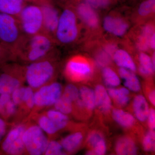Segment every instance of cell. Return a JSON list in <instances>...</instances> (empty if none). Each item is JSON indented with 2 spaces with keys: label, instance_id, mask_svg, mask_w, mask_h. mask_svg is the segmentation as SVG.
<instances>
[{
  "label": "cell",
  "instance_id": "37",
  "mask_svg": "<svg viewBox=\"0 0 155 155\" xmlns=\"http://www.w3.org/2000/svg\"><path fill=\"white\" fill-rule=\"evenodd\" d=\"M95 9L108 8L112 4V0H84Z\"/></svg>",
  "mask_w": 155,
  "mask_h": 155
},
{
  "label": "cell",
  "instance_id": "33",
  "mask_svg": "<svg viewBox=\"0 0 155 155\" xmlns=\"http://www.w3.org/2000/svg\"><path fill=\"white\" fill-rule=\"evenodd\" d=\"M45 155H61L66 154L60 142L54 140H49L47 147L45 151Z\"/></svg>",
  "mask_w": 155,
  "mask_h": 155
},
{
  "label": "cell",
  "instance_id": "11",
  "mask_svg": "<svg viewBox=\"0 0 155 155\" xmlns=\"http://www.w3.org/2000/svg\"><path fill=\"white\" fill-rule=\"evenodd\" d=\"M34 2L38 5L41 9L44 32L54 38L61 12L54 0H38Z\"/></svg>",
  "mask_w": 155,
  "mask_h": 155
},
{
  "label": "cell",
  "instance_id": "23",
  "mask_svg": "<svg viewBox=\"0 0 155 155\" xmlns=\"http://www.w3.org/2000/svg\"><path fill=\"white\" fill-rule=\"evenodd\" d=\"M118 72L119 77L124 81V86L130 91L137 92L140 90V81L135 72L123 68H119Z\"/></svg>",
  "mask_w": 155,
  "mask_h": 155
},
{
  "label": "cell",
  "instance_id": "35",
  "mask_svg": "<svg viewBox=\"0 0 155 155\" xmlns=\"http://www.w3.org/2000/svg\"><path fill=\"white\" fill-rule=\"evenodd\" d=\"M62 95L74 104L79 97V89L74 84H69L63 89Z\"/></svg>",
  "mask_w": 155,
  "mask_h": 155
},
{
  "label": "cell",
  "instance_id": "41",
  "mask_svg": "<svg viewBox=\"0 0 155 155\" xmlns=\"http://www.w3.org/2000/svg\"><path fill=\"white\" fill-rule=\"evenodd\" d=\"M150 48L155 50V33L151 37L150 40Z\"/></svg>",
  "mask_w": 155,
  "mask_h": 155
},
{
  "label": "cell",
  "instance_id": "28",
  "mask_svg": "<svg viewBox=\"0 0 155 155\" xmlns=\"http://www.w3.org/2000/svg\"><path fill=\"white\" fill-rule=\"evenodd\" d=\"M139 72L143 76L147 77L153 74L155 68L153 66L151 58L144 52H141L138 57Z\"/></svg>",
  "mask_w": 155,
  "mask_h": 155
},
{
  "label": "cell",
  "instance_id": "14",
  "mask_svg": "<svg viewBox=\"0 0 155 155\" xmlns=\"http://www.w3.org/2000/svg\"><path fill=\"white\" fill-rule=\"evenodd\" d=\"M103 27L108 33L117 37L123 36L129 28V24L122 17L110 15L105 17Z\"/></svg>",
  "mask_w": 155,
  "mask_h": 155
},
{
  "label": "cell",
  "instance_id": "5",
  "mask_svg": "<svg viewBox=\"0 0 155 155\" xmlns=\"http://www.w3.org/2000/svg\"><path fill=\"white\" fill-rule=\"evenodd\" d=\"M23 37L17 17L0 13V40L11 52L13 61L14 53Z\"/></svg>",
  "mask_w": 155,
  "mask_h": 155
},
{
  "label": "cell",
  "instance_id": "7",
  "mask_svg": "<svg viewBox=\"0 0 155 155\" xmlns=\"http://www.w3.org/2000/svg\"><path fill=\"white\" fill-rule=\"evenodd\" d=\"M25 153L31 155L44 154L49 140L37 124L27 123L23 136Z\"/></svg>",
  "mask_w": 155,
  "mask_h": 155
},
{
  "label": "cell",
  "instance_id": "32",
  "mask_svg": "<svg viewBox=\"0 0 155 155\" xmlns=\"http://www.w3.org/2000/svg\"><path fill=\"white\" fill-rule=\"evenodd\" d=\"M155 0H144L139 6L137 13L140 17H147L155 13Z\"/></svg>",
  "mask_w": 155,
  "mask_h": 155
},
{
  "label": "cell",
  "instance_id": "38",
  "mask_svg": "<svg viewBox=\"0 0 155 155\" xmlns=\"http://www.w3.org/2000/svg\"><path fill=\"white\" fill-rule=\"evenodd\" d=\"M148 126L150 130H154L155 128V111L153 108L150 109L149 113L147 119Z\"/></svg>",
  "mask_w": 155,
  "mask_h": 155
},
{
  "label": "cell",
  "instance_id": "24",
  "mask_svg": "<svg viewBox=\"0 0 155 155\" xmlns=\"http://www.w3.org/2000/svg\"><path fill=\"white\" fill-rule=\"evenodd\" d=\"M83 138L82 132L77 131L65 137L60 142L66 153H70L74 152L80 146Z\"/></svg>",
  "mask_w": 155,
  "mask_h": 155
},
{
  "label": "cell",
  "instance_id": "34",
  "mask_svg": "<svg viewBox=\"0 0 155 155\" xmlns=\"http://www.w3.org/2000/svg\"><path fill=\"white\" fill-rule=\"evenodd\" d=\"M142 147L146 152L154 150L155 148V133L154 130H150L147 132L143 139Z\"/></svg>",
  "mask_w": 155,
  "mask_h": 155
},
{
  "label": "cell",
  "instance_id": "1",
  "mask_svg": "<svg viewBox=\"0 0 155 155\" xmlns=\"http://www.w3.org/2000/svg\"><path fill=\"white\" fill-rule=\"evenodd\" d=\"M54 38L42 31L30 37H25L14 54V61L28 64L47 58L57 51Z\"/></svg>",
  "mask_w": 155,
  "mask_h": 155
},
{
  "label": "cell",
  "instance_id": "12",
  "mask_svg": "<svg viewBox=\"0 0 155 155\" xmlns=\"http://www.w3.org/2000/svg\"><path fill=\"white\" fill-rule=\"evenodd\" d=\"M78 17L84 25L91 30L98 28L100 19L95 9L84 1H75L71 3Z\"/></svg>",
  "mask_w": 155,
  "mask_h": 155
},
{
  "label": "cell",
  "instance_id": "16",
  "mask_svg": "<svg viewBox=\"0 0 155 155\" xmlns=\"http://www.w3.org/2000/svg\"><path fill=\"white\" fill-rule=\"evenodd\" d=\"M95 107L104 114L110 113L112 110V103L107 89L101 84L96 86L94 90Z\"/></svg>",
  "mask_w": 155,
  "mask_h": 155
},
{
  "label": "cell",
  "instance_id": "13",
  "mask_svg": "<svg viewBox=\"0 0 155 155\" xmlns=\"http://www.w3.org/2000/svg\"><path fill=\"white\" fill-rule=\"evenodd\" d=\"M11 99L22 115L32 112L34 107V92L28 86L23 85L15 90L11 94Z\"/></svg>",
  "mask_w": 155,
  "mask_h": 155
},
{
  "label": "cell",
  "instance_id": "27",
  "mask_svg": "<svg viewBox=\"0 0 155 155\" xmlns=\"http://www.w3.org/2000/svg\"><path fill=\"white\" fill-rule=\"evenodd\" d=\"M112 115L115 122L124 128H130L135 124V117L122 109L114 108L112 110Z\"/></svg>",
  "mask_w": 155,
  "mask_h": 155
},
{
  "label": "cell",
  "instance_id": "4",
  "mask_svg": "<svg viewBox=\"0 0 155 155\" xmlns=\"http://www.w3.org/2000/svg\"><path fill=\"white\" fill-rule=\"evenodd\" d=\"M17 18L23 36H33L43 31L42 13L37 3H27Z\"/></svg>",
  "mask_w": 155,
  "mask_h": 155
},
{
  "label": "cell",
  "instance_id": "36",
  "mask_svg": "<svg viewBox=\"0 0 155 155\" xmlns=\"http://www.w3.org/2000/svg\"><path fill=\"white\" fill-rule=\"evenodd\" d=\"M13 61L12 54L8 49L0 40V66Z\"/></svg>",
  "mask_w": 155,
  "mask_h": 155
},
{
  "label": "cell",
  "instance_id": "30",
  "mask_svg": "<svg viewBox=\"0 0 155 155\" xmlns=\"http://www.w3.org/2000/svg\"><path fill=\"white\" fill-rule=\"evenodd\" d=\"M102 75L105 84L109 87H116L121 84L119 75L110 67H104L102 71Z\"/></svg>",
  "mask_w": 155,
  "mask_h": 155
},
{
  "label": "cell",
  "instance_id": "22",
  "mask_svg": "<svg viewBox=\"0 0 155 155\" xmlns=\"http://www.w3.org/2000/svg\"><path fill=\"white\" fill-rule=\"evenodd\" d=\"M113 58L115 64L119 68H125L134 72L137 70L132 57L125 50L116 49L113 54Z\"/></svg>",
  "mask_w": 155,
  "mask_h": 155
},
{
  "label": "cell",
  "instance_id": "6",
  "mask_svg": "<svg viewBox=\"0 0 155 155\" xmlns=\"http://www.w3.org/2000/svg\"><path fill=\"white\" fill-rule=\"evenodd\" d=\"M8 63L0 66V95L11 94L25 82V66Z\"/></svg>",
  "mask_w": 155,
  "mask_h": 155
},
{
  "label": "cell",
  "instance_id": "25",
  "mask_svg": "<svg viewBox=\"0 0 155 155\" xmlns=\"http://www.w3.org/2000/svg\"><path fill=\"white\" fill-rule=\"evenodd\" d=\"M155 33L154 26L152 24H147L142 28L136 41V47L141 52L147 51L150 49V40Z\"/></svg>",
  "mask_w": 155,
  "mask_h": 155
},
{
  "label": "cell",
  "instance_id": "15",
  "mask_svg": "<svg viewBox=\"0 0 155 155\" xmlns=\"http://www.w3.org/2000/svg\"><path fill=\"white\" fill-rule=\"evenodd\" d=\"M74 105L81 110L92 112L96 107L94 90L88 87L81 86L79 89V97Z\"/></svg>",
  "mask_w": 155,
  "mask_h": 155
},
{
  "label": "cell",
  "instance_id": "21",
  "mask_svg": "<svg viewBox=\"0 0 155 155\" xmlns=\"http://www.w3.org/2000/svg\"><path fill=\"white\" fill-rule=\"evenodd\" d=\"M138 148L133 139L128 136H123L117 140L115 151L117 155H134L137 153Z\"/></svg>",
  "mask_w": 155,
  "mask_h": 155
},
{
  "label": "cell",
  "instance_id": "2",
  "mask_svg": "<svg viewBox=\"0 0 155 155\" xmlns=\"http://www.w3.org/2000/svg\"><path fill=\"white\" fill-rule=\"evenodd\" d=\"M57 52L39 61L25 66V81L28 86L36 90L53 81L57 72Z\"/></svg>",
  "mask_w": 155,
  "mask_h": 155
},
{
  "label": "cell",
  "instance_id": "17",
  "mask_svg": "<svg viewBox=\"0 0 155 155\" xmlns=\"http://www.w3.org/2000/svg\"><path fill=\"white\" fill-rule=\"evenodd\" d=\"M31 118L36 121L37 124L41 128L45 133L48 135L49 137H51L56 135L60 131L58 125L43 113L38 114V113H31Z\"/></svg>",
  "mask_w": 155,
  "mask_h": 155
},
{
  "label": "cell",
  "instance_id": "20",
  "mask_svg": "<svg viewBox=\"0 0 155 155\" xmlns=\"http://www.w3.org/2000/svg\"><path fill=\"white\" fill-rule=\"evenodd\" d=\"M87 143L90 149L92 150L95 155L105 154L107 145L104 137L98 131H92L87 139Z\"/></svg>",
  "mask_w": 155,
  "mask_h": 155
},
{
  "label": "cell",
  "instance_id": "31",
  "mask_svg": "<svg viewBox=\"0 0 155 155\" xmlns=\"http://www.w3.org/2000/svg\"><path fill=\"white\" fill-rule=\"evenodd\" d=\"M54 106L56 110L67 115L72 114L74 110L73 103L62 95L56 102Z\"/></svg>",
  "mask_w": 155,
  "mask_h": 155
},
{
  "label": "cell",
  "instance_id": "19",
  "mask_svg": "<svg viewBox=\"0 0 155 155\" xmlns=\"http://www.w3.org/2000/svg\"><path fill=\"white\" fill-rule=\"evenodd\" d=\"M28 0H0V13L17 17Z\"/></svg>",
  "mask_w": 155,
  "mask_h": 155
},
{
  "label": "cell",
  "instance_id": "42",
  "mask_svg": "<svg viewBox=\"0 0 155 155\" xmlns=\"http://www.w3.org/2000/svg\"><path fill=\"white\" fill-rule=\"evenodd\" d=\"M28 2H35L36 1H38V0H28Z\"/></svg>",
  "mask_w": 155,
  "mask_h": 155
},
{
  "label": "cell",
  "instance_id": "26",
  "mask_svg": "<svg viewBox=\"0 0 155 155\" xmlns=\"http://www.w3.org/2000/svg\"><path fill=\"white\" fill-rule=\"evenodd\" d=\"M107 91L112 101L118 107H125L129 103L130 91L126 87H108Z\"/></svg>",
  "mask_w": 155,
  "mask_h": 155
},
{
  "label": "cell",
  "instance_id": "9",
  "mask_svg": "<svg viewBox=\"0 0 155 155\" xmlns=\"http://www.w3.org/2000/svg\"><path fill=\"white\" fill-rule=\"evenodd\" d=\"M63 91L61 84L54 81L35 91L34 107L31 113L54 106L61 97Z\"/></svg>",
  "mask_w": 155,
  "mask_h": 155
},
{
  "label": "cell",
  "instance_id": "29",
  "mask_svg": "<svg viewBox=\"0 0 155 155\" xmlns=\"http://www.w3.org/2000/svg\"><path fill=\"white\" fill-rule=\"evenodd\" d=\"M44 113L57 124L61 130L65 129L69 125V119L68 115L56 109H49Z\"/></svg>",
  "mask_w": 155,
  "mask_h": 155
},
{
  "label": "cell",
  "instance_id": "18",
  "mask_svg": "<svg viewBox=\"0 0 155 155\" xmlns=\"http://www.w3.org/2000/svg\"><path fill=\"white\" fill-rule=\"evenodd\" d=\"M132 107L137 119L142 122L146 121L150 109L146 98L141 94L136 96L134 98Z\"/></svg>",
  "mask_w": 155,
  "mask_h": 155
},
{
  "label": "cell",
  "instance_id": "39",
  "mask_svg": "<svg viewBox=\"0 0 155 155\" xmlns=\"http://www.w3.org/2000/svg\"><path fill=\"white\" fill-rule=\"evenodd\" d=\"M7 124L5 120L0 118V141L3 138L6 132Z\"/></svg>",
  "mask_w": 155,
  "mask_h": 155
},
{
  "label": "cell",
  "instance_id": "8",
  "mask_svg": "<svg viewBox=\"0 0 155 155\" xmlns=\"http://www.w3.org/2000/svg\"><path fill=\"white\" fill-rule=\"evenodd\" d=\"M93 72L91 62L81 55L72 56L67 61L64 73L68 80L79 82L87 80Z\"/></svg>",
  "mask_w": 155,
  "mask_h": 155
},
{
  "label": "cell",
  "instance_id": "3",
  "mask_svg": "<svg viewBox=\"0 0 155 155\" xmlns=\"http://www.w3.org/2000/svg\"><path fill=\"white\" fill-rule=\"evenodd\" d=\"M78 17L71 3L61 13L54 40L56 45L69 46L77 41L80 35Z\"/></svg>",
  "mask_w": 155,
  "mask_h": 155
},
{
  "label": "cell",
  "instance_id": "10",
  "mask_svg": "<svg viewBox=\"0 0 155 155\" xmlns=\"http://www.w3.org/2000/svg\"><path fill=\"white\" fill-rule=\"evenodd\" d=\"M27 123L14 126L8 133L2 144L3 151L9 155H21L25 153L22 136Z\"/></svg>",
  "mask_w": 155,
  "mask_h": 155
},
{
  "label": "cell",
  "instance_id": "40",
  "mask_svg": "<svg viewBox=\"0 0 155 155\" xmlns=\"http://www.w3.org/2000/svg\"><path fill=\"white\" fill-rule=\"evenodd\" d=\"M148 98L150 102L154 107L155 106V91L154 90H152L149 93Z\"/></svg>",
  "mask_w": 155,
  "mask_h": 155
}]
</instances>
